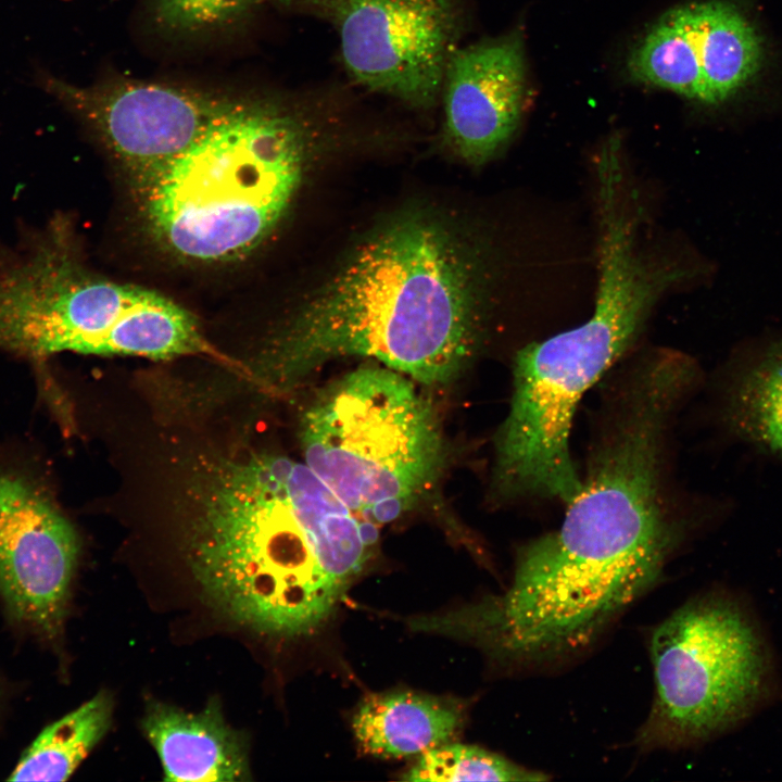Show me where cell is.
Here are the masks:
<instances>
[{
  "label": "cell",
  "instance_id": "12",
  "mask_svg": "<svg viewBox=\"0 0 782 782\" xmlns=\"http://www.w3.org/2000/svg\"><path fill=\"white\" fill-rule=\"evenodd\" d=\"M289 494L321 567L343 586L366 564L379 527L362 521L303 462L285 459Z\"/></svg>",
  "mask_w": 782,
  "mask_h": 782
},
{
  "label": "cell",
  "instance_id": "9",
  "mask_svg": "<svg viewBox=\"0 0 782 782\" xmlns=\"http://www.w3.org/2000/svg\"><path fill=\"white\" fill-rule=\"evenodd\" d=\"M527 88L520 33L461 45L447 60L440 91L444 144L472 165L492 160L521 122Z\"/></svg>",
  "mask_w": 782,
  "mask_h": 782
},
{
  "label": "cell",
  "instance_id": "8",
  "mask_svg": "<svg viewBox=\"0 0 782 782\" xmlns=\"http://www.w3.org/2000/svg\"><path fill=\"white\" fill-rule=\"evenodd\" d=\"M78 538L48 496L23 477L0 472V596L39 634L61 632Z\"/></svg>",
  "mask_w": 782,
  "mask_h": 782
},
{
  "label": "cell",
  "instance_id": "7",
  "mask_svg": "<svg viewBox=\"0 0 782 782\" xmlns=\"http://www.w3.org/2000/svg\"><path fill=\"white\" fill-rule=\"evenodd\" d=\"M48 87L88 125L136 185L184 152L232 94L115 78L90 87Z\"/></svg>",
  "mask_w": 782,
  "mask_h": 782
},
{
  "label": "cell",
  "instance_id": "6",
  "mask_svg": "<svg viewBox=\"0 0 782 782\" xmlns=\"http://www.w3.org/2000/svg\"><path fill=\"white\" fill-rule=\"evenodd\" d=\"M339 38L350 80L409 110L439 105L445 65L470 23L469 0H275Z\"/></svg>",
  "mask_w": 782,
  "mask_h": 782
},
{
  "label": "cell",
  "instance_id": "17",
  "mask_svg": "<svg viewBox=\"0 0 782 782\" xmlns=\"http://www.w3.org/2000/svg\"><path fill=\"white\" fill-rule=\"evenodd\" d=\"M260 0H151L154 24L176 36L226 29L247 17Z\"/></svg>",
  "mask_w": 782,
  "mask_h": 782
},
{
  "label": "cell",
  "instance_id": "10",
  "mask_svg": "<svg viewBox=\"0 0 782 782\" xmlns=\"http://www.w3.org/2000/svg\"><path fill=\"white\" fill-rule=\"evenodd\" d=\"M141 728L160 758L164 780L238 782L251 779L243 733L225 720L217 702L198 712L150 703Z\"/></svg>",
  "mask_w": 782,
  "mask_h": 782
},
{
  "label": "cell",
  "instance_id": "16",
  "mask_svg": "<svg viewBox=\"0 0 782 782\" xmlns=\"http://www.w3.org/2000/svg\"><path fill=\"white\" fill-rule=\"evenodd\" d=\"M405 781H545L544 772L519 766L478 746L445 743L419 757Z\"/></svg>",
  "mask_w": 782,
  "mask_h": 782
},
{
  "label": "cell",
  "instance_id": "13",
  "mask_svg": "<svg viewBox=\"0 0 782 782\" xmlns=\"http://www.w3.org/2000/svg\"><path fill=\"white\" fill-rule=\"evenodd\" d=\"M681 8L699 64L702 102H723L758 71L762 59L760 37L731 3L705 1Z\"/></svg>",
  "mask_w": 782,
  "mask_h": 782
},
{
  "label": "cell",
  "instance_id": "11",
  "mask_svg": "<svg viewBox=\"0 0 782 782\" xmlns=\"http://www.w3.org/2000/svg\"><path fill=\"white\" fill-rule=\"evenodd\" d=\"M463 722L459 704L398 690L366 696L353 715L352 730L365 754L400 759L449 743Z\"/></svg>",
  "mask_w": 782,
  "mask_h": 782
},
{
  "label": "cell",
  "instance_id": "4",
  "mask_svg": "<svg viewBox=\"0 0 782 782\" xmlns=\"http://www.w3.org/2000/svg\"><path fill=\"white\" fill-rule=\"evenodd\" d=\"M304 463L364 522L408 512L434 483L443 439L407 376L362 367L324 388L300 421Z\"/></svg>",
  "mask_w": 782,
  "mask_h": 782
},
{
  "label": "cell",
  "instance_id": "15",
  "mask_svg": "<svg viewBox=\"0 0 782 782\" xmlns=\"http://www.w3.org/2000/svg\"><path fill=\"white\" fill-rule=\"evenodd\" d=\"M113 701L105 691L46 727L28 746L9 781H65L105 735Z\"/></svg>",
  "mask_w": 782,
  "mask_h": 782
},
{
  "label": "cell",
  "instance_id": "2",
  "mask_svg": "<svg viewBox=\"0 0 782 782\" xmlns=\"http://www.w3.org/2000/svg\"><path fill=\"white\" fill-rule=\"evenodd\" d=\"M355 96L340 84L232 94L192 144L136 185L151 239L192 263L252 252L286 214L318 135Z\"/></svg>",
  "mask_w": 782,
  "mask_h": 782
},
{
  "label": "cell",
  "instance_id": "14",
  "mask_svg": "<svg viewBox=\"0 0 782 782\" xmlns=\"http://www.w3.org/2000/svg\"><path fill=\"white\" fill-rule=\"evenodd\" d=\"M722 399L721 416L730 432L782 456V340L733 374Z\"/></svg>",
  "mask_w": 782,
  "mask_h": 782
},
{
  "label": "cell",
  "instance_id": "3",
  "mask_svg": "<svg viewBox=\"0 0 782 782\" xmlns=\"http://www.w3.org/2000/svg\"><path fill=\"white\" fill-rule=\"evenodd\" d=\"M286 456L252 454L207 466L190 485L189 563L209 602L262 634L319 627L344 586L317 559L294 510Z\"/></svg>",
  "mask_w": 782,
  "mask_h": 782
},
{
  "label": "cell",
  "instance_id": "5",
  "mask_svg": "<svg viewBox=\"0 0 782 782\" xmlns=\"http://www.w3.org/2000/svg\"><path fill=\"white\" fill-rule=\"evenodd\" d=\"M649 643L655 695L634 739L642 751L703 744L741 724L773 693L760 629L728 592L688 601L655 628Z\"/></svg>",
  "mask_w": 782,
  "mask_h": 782
},
{
  "label": "cell",
  "instance_id": "1",
  "mask_svg": "<svg viewBox=\"0 0 782 782\" xmlns=\"http://www.w3.org/2000/svg\"><path fill=\"white\" fill-rule=\"evenodd\" d=\"M472 258L440 219L407 212L370 236L278 331L261 373L293 387L339 357H371L425 384L451 382L480 336Z\"/></svg>",
  "mask_w": 782,
  "mask_h": 782
}]
</instances>
